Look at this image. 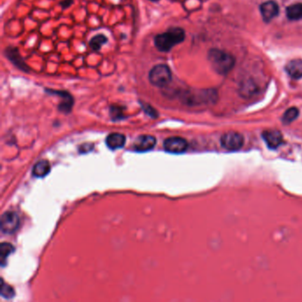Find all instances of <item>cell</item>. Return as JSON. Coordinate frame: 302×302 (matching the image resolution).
Masks as SVG:
<instances>
[{"label":"cell","mask_w":302,"mask_h":302,"mask_svg":"<svg viewBox=\"0 0 302 302\" xmlns=\"http://www.w3.org/2000/svg\"><path fill=\"white\" fill-rule=\"evenodd\" d=\"M14 251V248L10 243H2L1 246H0V260H1V265L4 266L5 264V261L8 257L9 255L11 254Z\"/></svg>","instance_id":"cell-18"},{"label":"cell","mask_w":302,"mask_h":302,"mask_svg":"<svg viewBox=\"0 0 302 302\" xmlns=\"http://www.w3.org/2000/svg\"><path fill=\"white\" fill-rule=\"evenodd\" d=\"M1 296L5 299H11L14 296V290L12 286L5 284L4 280L1 281Z\"/></svg>","instance_id":"cell-20"},{"label":"cell","mask_w":302,"mask_h":302,"mask_svg":"<svg viewBox=\"0 0 302 302\" xmlns=\"http://www.w3.org/2000/svg\"><path fill=\"white\" fill-rule=\"evenodd\" d=\"M110 114L114 120L123 118V108L121 106H112L110 107Z\"/></svg>","instance_id":"cell-22"},{"label":"cell","mask_w":302,"mask_h":302,"mask_svg":"<svg viewBox=\"0 0 302 302\" xmlns=\"http://www.w3.org/2000/svg\"><path fill=\"white\" fill-rule=\"evenodd\" d=\"M20 226V219L15 213L5 212L1 216L0 229L4 234H12L16 231Z\"/></svg>","instance_id":"cell-8"},{"label":"cell","mask_w":302,"mask_h":302,"mask_svg":"<svg viewBox=\"0 0 302 302\" xmlns=\"http://www.w3.org/2000/svg\"><path fill=\"white\" fill-rule=\"evenodd\" d=\"M286 71L294 79L302 77V60H293L286 64Z\"/></svg>","instance_id":"cell-14"},{"label":"cell","mask_w":302,"mask_h":302,"mask_svg":"<svg viewBox=\"0 0 302 302\" xmlns=\"http://www.w3.org/2000/svg\"><path fill=\"white\" fill-rule=\"evenodd\" d=\"M148 80L151 85L164 88L171 82L172 72L170 68L166 64L156 65L150 70Z\"/></svg>","instance_id":"cell-4"},{"label":"cell","mask_w":302,"mask_h":302,"mask_svg":"<svg viewBox=\"0 0 302 302\" xmlns=\"http://www.w3.org/2000/svg\"><path fill=\"white\" fill-rule=\"evenodd\" d=\"M209 61L214 70L221 75L229 73L235 65V59L231 54L218 49L209 51Z\"/></svg>","instance_id":"cell-2"},{"label":"cell","mask_w":302,"mask_h":302,"mask_svg":"<svg viewBox=\"0 0 302 302\" xmlns=\"http://www.w3.org/2000/svg\"><path fill=\"white\" fill-rule=\"evenodd\" d=\"M244 137L237 132H227L221 138L222 147L229 151H237L244 145Z\"/></svg>","instance_id":"cell-7"},{"label":"cell","mask_w":302,"mask_h":302,"mask_svg":"<svg viewBox=\"0 0 302 302\" xmlns=\"http://www.w3.org/2000/svg\"><path fill=\"white\" fill-rule=\"evenodd\" d=\"M45 91L49 95H53V96H58L62 98V102L59 104L58 109L64 113V114H70L72 111L74 106V98L73 96L70 93L69 91L63 90H53V89H49V88H45Z\"/></svg>","instance_id":"cell-5"},{"label":"cell","mask_w":302,"mask_h":302,"mask_svg":"<svg viewBox=\"0 0 302 302\" xmlns=\"http://www.w3.org/2000/svg\"><path fill=\"white\" fill-rule=\"evenodd\" d=\"M262 138L270 149H277L284 142V138L281 132L277 130L263 131Z\"/></svg>","instance_id":"cell-10"},{"label":"cell","mask_w":302,"mask_h":302,"mask_svg":"<svg viewBox=\"0 0 302 302\" xmlns=\"http://www.w3.org/2000/svg\"><path fill=\"white\" fill-rule=\"evenodd\" d=\"M185 39L184 29L178 27L169 28L167 31L156 35L153 39L154 45L159 52L168 53L176 45H179Z\"/></svg>","instance_id":"cell-1"},{"label":"cell","mask_w":302,"mask_h":302,"mask_svg":"<svg viewBox=\"0 0 302 302\" xmlns=\"http://www.w3.org/2000/svg\"><path fill=\"white\" fill-rule=\"evenodd\" d=\"M261 16L265 22H270L275 17H277L279 13L278 4L275 1H268L260 6Z\"/></svg>","instance_id":"cell-11"},{"label":"cell","mask_w":302,"mask_h":302,"mask_svg":"<svg viewBox=\"0 0 302 302\" xmlns=\"http://www.w3.org/2000/svg\"><path fill=\"white\" fill-rule=\"evenodd\" d=\"M156 144V139L153 136L142 135L139 136L138 139H136L134 143V149L137 151H150L151 150Z\"/></svg>","instance_id":"cell-12"},{"label":"cell","mask_w":302,"mask_h":302,"mask_svg":"<svg viewBox=\"0 0 302 302\" xmlns=\"http://www.w3.org/2000/svg\"><path fill=\"white\" fill-rule=\"evenodd\" d=\"M180 100L188 106H198L201 104L211 102L215 100L214 94L207 90L192 91V90H181L176 92Z\"/></svg>","instance_id":"cell-3"},{"label":"cell","mask_w":302,"mask_h":302,"mask_svg":"<svg viewBox=\"0 0 302 302\" xmlns=\"http://www.w3.org/2000/svg\"><path fill=\"white\" fill-rule=\"evenodd\" d=\"M51 170V166L47 160H40L33 167L32 174L36 177H45Z\"/></svg>","instance_id":"cell-15"},{"label":"cell","mask_w":302,"mask_h":302,"mask_svg":"<svg viewBox=\"0 0 302 302\" xmlns=\"http://www.w3.org/2000/svg\"><path fill=\"white\" fill-rule=\"evenodd\" d=\"M165 151L170 153H183L188 149L187 141L183 138L172 137L164 141Z\"/></svg>","instance_id":"cell-9"},{"label":"cell","mask_w":302,"mask_h":302,"mask_svg":"<svg viewBox=\"0 0 302 302\" xmlns=\"http://www.w3.org/2000/svg\"><path fill=\"white\" fill-rule=\"evenodd\" d=\"M106 143L108 148L112 150H116L124 147L126 143V138L121 133H112L107 136Z\"/></svg>","instance_id":"cell-13"},{"label":"cell","mask_w":302,"mask_h":302,"mask_svg":"<svg viewBox=\"0 0 302 302\" xmlns=\"http://www.w3.org/2000/svg\"><path fill=\"white\" fill-rule=\"evenodd\" d=\"M286 15L290 20H301L302 19V4H292L286 8Z\"/></svg>","instance_id":"cell-17"},{"label":"cell","mask_w":302,"mask_h":302,"mask_svg":"<svg viewBox=\"0 0 302 302\" xmlns=\"http://www.w3.org/2000/svg\"><path fill=\"white\" fill-rule=\"evenodd\" d=\"M107 42H108V38L104 34H98V35H95L90 39V42H89V45L93 51L98 52V51L101 50L103 45H106Z\"/></svg>","instance_id":"cell-16"},{"label":"cell","mask_w":302,"mask_h":302,"mask_svg":"<svg viewBox=\"0 0 302 302\" xmlns=\"http://www.w3.org/2000/svg\"><path fill=\"white\" fill-rule=\"evenodd\" d=\"M140 105H141V107H142L144 112H145L147 115H149L150 117H151V118L155 119L159 116V114H158L157 110L154 109L151 105H149V104H147V103L143 102V101H142V102L140 101Z\"/></svg>","instance_id":"cell-21"},{"label":"cell","mask_w":302,"mask_h":302,"mask_svg":"<svg viewBox=\"0 0 302 302\" xmlns=\"http://www.w3.org/2000/svg\"><path fill=\"white\" fill-rule=\"evenodd\" d=\"M299 115H300V112H299L298 108L291 107L288 110H286V113L283 115L282 122L285 124H290L294 122V120L298 118Z\"/></svg>","instance_id":"cell-19"},{"label":"cell","mask_w":302,"mask_h":302,"mask_svg":"<svg viewBox=\"0 0 302 302\" xmlns=\"http://www.w3.org/2000/svg\"><path fill=\"white\" fill-rule=\"evenodd\" d=\"M4 56L16 69L24 73H29L30 68L21 56L19 49L15 46H8L4 50Z\"/></svg>","instance_id":"cell-6"},{"label":"cell","mask_w":302,"mask_h":302,"mask_svg":"<svg viewBox=\"0 0 302 302\" xmlns=\"http://www.w3.org/2000/svg\"><path fill=\"white\" fill-rule=\"evenodd\" d=\"M71 4H72V0H62V2H61L62 9L69 8Z\"/></svg>","instance_id":"cell-23"}]
</instances>
